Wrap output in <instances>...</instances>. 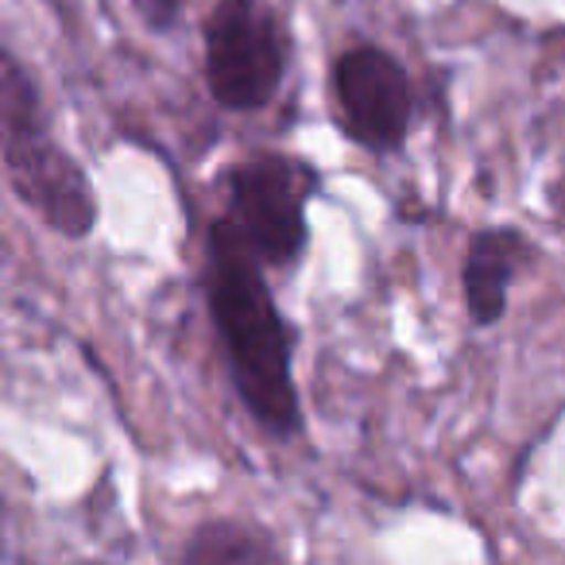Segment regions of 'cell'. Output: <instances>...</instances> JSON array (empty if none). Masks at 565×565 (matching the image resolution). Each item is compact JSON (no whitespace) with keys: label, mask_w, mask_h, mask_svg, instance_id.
Listing matches in <instances>:
<instances>
[{"label":"cell","mask_w":565,"mask_h":565,"mask_svg":"<svg viewBox=\"0 0 565 565\" xmlns=\"http://www.w3.org/2000/svg\"><path fill=\"white\" fill-rule=\"evenodd\" d=\"M132 9L151 32H171V28L182 20L186 0H132Z\"/></svg>","instance_id":"cell-8"},{"label":"cell","mask_w":565,"mask_h":565,"mask_svg":"<svg viewBox=\"0 0 565 565\" xmlns=\"http://www.w3.org/2000/svg\"><path fill=\"white\" fill-rule=\"evenodd\" d=\"M333 117L341 136L372 156H395L418 117V94L407 66L384 47H349L333 63Z\"/></svg>","instance_id":"cell-5"},{"label":"cell","mask_w":565,"mask_h":565,"mask_svg":"<svg viewBox=\"0 0 565 565\" xmlns=\"http://www.w3.org/2000/svg\"><path fill=\"white\" fill-rule=\"evenodd\" d=\"M0 159L12 194L66 241L97 228V194L86 167L55 140L47 105L24 58L0 35Z\"/></svg>","instance_id":"cell-2"},{"label":"cell","mask_w":565,"mask_h":565,"mask_svg":"<svg viewBox=\"0 0 565 565\" xmlns=\"http://www.w3.org/2000/svg\"><path fill=\"white\" fill-rule=\"evenodd\" d=\"M228 225L256 252L264 267H295L307 256V205L318 190V171L282 151H256L225 174Z\"/></svg>","instance_id":"cell-3"},{"label":"cell","mask_w":565,"mask_h":565,"mask_svg":"<svg viewBox=\"0 0 565 565\" xmlns=\"http://www.w3.org/2000/svg\"><path fill=\"white\" fill-rule=\"evenodd\" d=\"M205 307L225 349L228 380L244 411L271 438L302 430V403L295 384V333L275 307L256 252L236 236L228 217L210 225L205 241Z\"/></svg>","instance_id":"cell-1"},{"label":"cell","mask_w":565,"mask_h":565,"mask_svg":"<svg viewBox=\"0 0 565 565\" xmlns=\"http://www.w3.org/2000/svg\"><path fill=\"white\" fill-rule=\"evenodd\" d=\"M534 244L526 241L519 228L495 225V228H477L465 244L461 256V295L469 318L480 330H492L508 315V295L511 282L531 267Z\"/></svg>","instance_id":"cell-6"},{"label":"cell","mask_w":565,"mask_h":565,"mask_svg":"<svg viewBox=\"0 0 565 565\" xmlns=\"http://www.w3.org/2000/svg\"><path fill=\"white\" fill-rule=\"evenodd\" d=\"M205 86L228 113L267 109L279 94L291 40L264 0H217L205 17Z\"/></svg>","instance_id":"cell-4"},{"label":"cell","mask_w":565,"mask_h":565,"mask_svg":"<svg viewBox=\"0 0 565 565\" xmlns=\"http://www.w3.org/2000/svg\"><path fill=\"white\" fill-rule=\"evenodd\" d=\"M182 557L194 565H217V562H275L282 557V546L267 531L248 523H233V519H217V523H202L190 534Z\"/></svg>","instance_id":"cell-7"}]
</instances>
